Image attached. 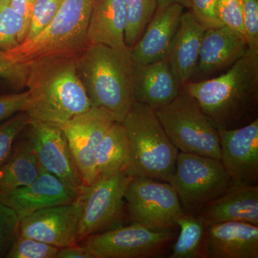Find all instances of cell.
<instances>
[{"label": "cell", "instance_id": "obj_1", "mask_svg": "<svg viewBox=\"0 0 258 258\" xmlns=\"http://www.w3.org/2000/svg\"><path fill=\"white\" fill-rule=\"evenodd\" d=\"M77 56L52 55L28 62L29 119L62 128L92 107L76 71Z\"/></svg>", "mask_w": 258, "mask_h": 258}, {"label": "cell", "instance_id": "obj_2", "mask_svg": "<svg viewBox=\"0 0 258 258\" xmlns=\"http://www.w3.org/2000/svg\"><path fill=\"white\" fill-rule=\"evenodd\" d=\"M182 87L197 100L217 130L248 124L257 118L258 50L248 49L218 77L189 81Z\"/></svg>", "mask_w": 258, "mask_h": 258}, {"label": "cell", "instance_id": "obj_3", "mask_svg": "<svg viewBox=\"0 0 258 258\" xmlns=\"http://www.w3.org/2000/svg\"><path fill=\"white\" fill-rule=\"evenodd\" d=\"M135 62L131 47L90 44L76 58V71L92 106L122 122L134 103Z\"/></svg>", "mask_w": 258, "mask_h": 258}, {"label": "cell", "instance_id": "obj_4", "mask_svg": "<svg viewBox=\"0 0 258 258\" xmlns=\"http://www.w3.org/2000/svg\"><path fill=\"white\" fill-rule=\"evenodd\" d=\"M121 123L130 149L125 174L170 182L179 151L168 137L155 111L134 101Z\"/></svg>", "mask_w": 258, "mask_h": 258}, {"label": "cell", "instance_id": "obj_5", "mask_svg": "<svg viewBox=\"0 0 258 258\" xmlns=\"http://www.w3.org/2000/svg\"><path fill=\"white\" fill-rule=\"evenodd\" d=\"M96 0H63L50 25L40 34L5 50L7 57L18 62L52 55L78 56L90 45L88 30Z\"/></svg>", "mask_w": 258, "mask_h": 258}, {"label": "cell", "instance_id": "obj_6", "mask_svg": "<svg viewBox=\"0 0 258 258\" xmlns=\"http://www.w3.org/2000/svg\"><path fill=\"white\" fill-rule=\"evenodd\" d=\"M155 112L168 137L179 152L220 160L218 130L197 100L183 87L171 103Z\"/></svg>", "mask_w": 258, "mask_h": 258}, {"label": "cell", "instance_id": "obj_7", "mask_svg": "<svg viewBox=\"0 0 258 258\" xmlns=\"http://www.w3.org/2000/svg\"><path fill=\"white\" fill-rule=\"evenodd\" d=\"M169 183L185 213L193 215L233 184L221 161L181 152Z\"/></svg>", "mask_w": 258, "mask_h": 258}, {"label": "cell", "instance_id": "obj_8", "mask_svg": "<svg viewBox=\"0 0 258 258\" xmlns=\"http://www.w3.org/2000/svg\"><path fill=\"white\" fill-rule=\"evenodd\" d=\"M132 223L153 230H174L185 213L172 185L144 176L132 177L125 194Z\"/></svg>", "mask_w": 258, "mask_h": 258}, {"label": "cell", "instance_id": "obj_9", "mask_svg": "<svg viewBox=\"0 0 258 258\" xmlns=\"http://www.w3.org/2000/svg\"><path fill=\"white\" fill-rule=\"evenodd\" d=\"M175 239L174 230H153L132 223L93 234L82 242L93 258H149L165 253Z\"/></svg>", "mask_w": 258, "mask_h": 258}, {"label": "cell", "instance_id": "obj_10", "mask_svg": "<svg viewBox=\"0 0 258 258\" xmlns=\"http://www.w3.org/2000/svg\"><path fill=\"white\" fill-rule=\"evenodd\" d=\"M132 176L125 172L98 179L83 188V213L77 242L88 236L121 225L124 214L125 194Z\"/></svg>", "mask_w": 258, "mask_h": 258}, {"label": "cell", "instance_id": "obj_11", "mask_svg": "<svg viewBox=\"0 0 258 258\" xmlns=\"http://www.w3.org/2000/svg\"><path fill=\"white\" fill-rule=\"evenodd\" d=\"M116 121L104 108L92 106L62 126L72 157L85 186L97 181L96 152L107 131Z\"/></svg>", "mask_w": 258, "mask_h": 258}, {"label": "cell", "instance_id": "obj_12", "mask_svg": "<svg viewBox=\"0 0 258 258\" xmlns=\"http://www.w3.org/2000/svg\"><path fill=\"white\" fill-rule=\"evenodd\" d=\"M82 213L81 195L73 203L43 209L22 219L18 235L57 247L72 245L78 243Z\"/></svg>", "mask_w": 258, "mask_h": 258}, {"label": "cell", "instance_id": "obj_13", "mask_svg": "<svg viewBox=\"0 0 258 258\" xmlns=\"http://www.w3.org/2000/svg\"><path fill=\"white\" fill-rule=\"evenodd\" d=\"M83 186L70 184L41 167L31 184L0 192V200L13 208L22 220L39 210L76 201L82 194Z\"/></svg>", "mask_w": 258, "mask_h": 258}, {"label": "cell", "instance_id": "obj_14", "mask_svg": "<svg viewBox=\"0 0 258 258\" xmlns=\"http://www.w3.org/2000/svg\"><path fill=\"white\" fill-rule=\"evenodd\" d=\"M220 161L233 184H257L258 119L235 129L218 130Z\"/></svg>", "mask_w": 258, "mask_h": 258}, {"label": "cell", "instance_id": "obj_15", "mask_svg": "<svg viewBox=\"0 0 258 258\" xmlns=\"http://www.w3.org/2000/svg\"><path fill=\"white\" fill-rule=\"evenodd\" d=\"M28 128L42 169L70 184L85 186L62 128L32 120Z\"/></svg>", "mask_w": 258, "mask_h": 258}, {"label": "cell", "instance_id": "obj_16", "mask_svg": "<svg viewBox=\"0 0 258 258\" xmlns=\"http://www.w3.org/2000/svg\"><path fill=\"white\" fill-rule=\"evenodd\" d=\"M201 258H258V226L241 222L205 226Z\"/></svg>", "mask_w": 258, "mask_h": 258}, {"label": "cell", "instance_id": "obj_17", "mask_svg": "<svg viewBox=\"0 0 258 258\" xmlns=\"http://www.w3.org/2000/svg\"><path fill=\"white\" fill-rule=\"evenodd\" d=\"M244 35L226 26L205 30L198 67L193 78L206 79L220 70L235 63L248 50ZM192 78V79H193Z\"/></svg>", "mask_w": 258, "mask_h": 258}, {"label": "cell", "instance_id": "obj_18", "mask_svg": "<svg viewBox=\"0 0 258 258\" xmlns=\"http://www.w3.org/2000/svg\"><path fill=\"white\" fill-rule=\"evenodd\" d=\"M183 10L178 3L157 10L138 42L131 47L136 64H147L166 59L184 13Z\"/></svg>", "mask_w": 258, "mask_h": 258}, {"label": "cell", "instance_id": "obj_19", "mask_svg": "<svg viewBox=\"0 0 258 258\" xmlns=\"http://www.w3.org/2000/svg\"><path fill=\"white\" fill-rule=\"evenodd\" d=\"M197 216L205 226L241 222L258 226L257 184H232L207 204Z\"/></svg>", "mask_w": 258, "mask_h": 258}, {"label": "cell", "instance_id": "obj_20", "mask_svg": "<svg viewBox=\"0 0 258 258\" xmlns=\"http://www.w3.org/2000/svg\"><path fill=\"white\" fill-rule=\"evenodd\" d=\"M181 87L166 59L147 64L135 63L134 101L155 111L171 103L179 95Z\"/></svg>", "mask_w": 258, "mask_h": 258}, {"label": "cell", "instance_id": "obj_21", "mask_svg": "<svg viewBox=\"0 0 258 258\" xmlns=\"http://www.w3.org/2000/svg\"><path fill=\"white\" fill-rule=\"evenodd\" d=\"M205 32L189 11L183 13L166 56L173 74L182 86L195 74Z\"/></svg>", "mask_w": 258, "mask_h": 258}, {"label": "cell", "instance_id": "obj_22", "mask_svg": "<svg viewBox=\"0 0 258 258\" xmlns=\"http://www.w3.org/2000/svg\"><path fill=\"white\" fill-rule=\"evenodd\" d=\"M127 12L125 0H96L88 30L90 44L124 48Z\"/></svg>", "mask_w": 258, "mask_h": 258}, {"label": "cell", "instance_id": "obj_23", "mask_svg": "<svg viewBox=\"0 0 258 258\" xmlns=\"http://www.w3.org/2000/svg\"><path fill=\"white\" fill-rule=\"evenodd\" d=\"M41 166L29 135L17 139L9 157L0 166V192L13 191L31 184Z\"/></svg>", "mask_w": 258, "mask_h": 258}, {"label": "cell", "instance_id": "obj_24", "mask_svg": "<svg viewBox=\"0 0 258 258\" xmlns=\"http://www.w3.org/2000/svg\"><path fill=\"white\" fill-rule=\"evenodd\" d=\"M130 164V149L121 122L115 121L107 131L96 152L98 179L113 177L126 171Z\"/></svg>", "mask_w": 258, "mask_h": 258}, {"label": "cell", "instance_id": "obj_25", "mask_svg": "<svg viewBox=\"0 0 258 258\" xmlns=\"http://www.w3.org/2000/svg\"><path fill=\"white\" fill-rule=\"evenodd\" d=\"M179 235L169 258H200L205 225L200 217L184 213L177 221Z\"/></svg>", "mask_w": 258, "mask_h": 258}, {"label": "cell", "instance_id": "obj_26", "mask_svg": "<svg viewBox=\"0 0 258 258\" xmlns=\"http://www.w3.org/2000/svg\"><path fill=\"white\" fill-rule=\"evenodd\" d=\"M28 29L26 20L13 9L10 0H0V50H11L23 43Z\"/></svg>", "mask_w": 258, "mask_h": 258}, {"label": "cell", "instance_id": "obj_27", "mask_svg": "<svg viewBox=\"0 0 258 258\" xmlns=\"http://www.w3.org/2000/svg\"><path fill=\"white\" fill-rule=\"evenodd\" d=\"M127 26L125 43L132 47L138 42L157 10V0H125Z\"/></svg>", "mask_w": 258, "mask_h": 258}, {"label": "cell", "instance_id": "obj_28", "mask_svg": "<svg viewBox=\"0 0 258 258\" xmlns=\"http://www.w3.org/2000/svg\"><path fill=\"white\" fill-rule=\"evenodd\" d=\"M59 247L18 235L6 254L8 258H56Z\"/></svg>", "mask_w": 258, "mask_h": 258}, {"label": "cell", "instance_id": "obj_29", "mask_svg": "<svg viewBox=\"0 0 258 258\" xmlns=\"http://www.w3.org/2000/svg\"><path fill=\"white\" fill-rule=\"evenodd\" d=\"M29 117L21 111L0 123V166L9 157L19 137L27 129Z\"/></svg>", "mask_w": 258, "mask_h": 258}, {"label": "cell", "instance_id": "obj_30", "mask_svg": "<svg viewBox=\"0 0 258 258\" xmlns=\"http://www.w3.org/2000/svg\"><path fill=\"white\" fill-rule=\"evenodd\" d=\"M62 1L63 0H37L32 9L28 35L25 41L37 36L50 25L60 9Z\"/></svg>", "mask_w": 258, "mask_h": 258}, {"label": "cell", "instance_id": "obj_31", "mask_svg": "<svg viewBox=\"0 0 258 258\" xmlns=\"http://www.w3.org/2000/svg\"><path fill=\"white\" fill-rule=\"evenodd\" d=\"M218 0H178V4L189 10L199 23L205 28H218L224 26L218 18L217 5Z\"/></svg>", "mask_w": 258, "mask_h": 258}, {"label": "cell", "instance_id": "obj_32", "mask_svg": "<svg viewBox=\"0 0 258 258\" xmlns=\"http://www.w3.org/2000/svg\"><path fill=\"white\" fill-rule=\"evenodd\" d=\"M20 222L16 212L0 200V257H6L18 237Z\"/></svg>", "mask_w": 258, "mask_h": 258}, {"label": "cell", "instance_id": "obj_33", "mask_svg": "<svg viewBox=\"0 0 258 258\" xmlns=\"http://www.w3.org/2000/svg\"><path fill=\"white\" fill-rule=\"evenodd\" d=\"M29 63L15 62L7 57L5 50H0V79L17 91L26 88Z\"/></svg>", "mask_w": 258, "mask_h": 258}, {"label": "cell", "instance_id": "obj_34", "mask_svg": "<svg viewBox=\"0 0 258 258\" xmlns=\"http://www.w3.org/2000/svg\"><path fill=\"white\" fill-rule=\"evenodd\" d=\"M217 13L224 26L244 35L242 0H218Z\"/></svg>", "mask_w": 258, "mask_h": 258}, {"label": "cell", "instance_id": "obj_35", "mask_svg": "<svg viewBox=\"0 0 258 258\" xmlns=\"http://www.w3.org/2000/svg\"><path fill=\"white\" fill-rule=\"evenodd\" d=\"M244 37L251 50H258V0H242Z\"/></svg>", "mask_w": 258, "mask_h": 258}, {"label": "cell", "instance_id": "obj_36", "mask_svg": "<svg viewBox=\"0 0 258 258\" xmlns=\"http://www.w3.org/2000/svg\"><path fill=\"white\" fill-rule=\"evenodd\" d=\"M29 101L28 90L23 92L0 95V123L25 111Z\"/></svg>", "mask_w": 258, "mask_h": 258}, {"label": "cell", "instance_id": "obj_37", "mask_svg": "<svg viewBox=\"0 0 258 258\" xmlns=\"http://www.w3.org/2000/svg\"><path fill=\"white\" fill-rule=\"evenodd\" d=\"M56 258H93V257L84 246L79 245L76 243L72 245L59 247Z\"/></svg>", "mask_w": 258, "mask_h": 258}, {"label": "cell", "instance_id": "obj_38", "mask_svg": "<svg viewBox=\"0 0 258 258\" xmlns=\"http://www.w3.org/2000/svg\"><path fill=\"white\" fill-rule=\"evenodd\" d=\"M37 0H10L13 9L21 15L30 25L32 9Z\"/></svg>", "mask_w": 258, "mask_h": 258}, {"label": "cell", "instance_id": "obj_39", "mask_svg": "<svg viewBox=\"0 0 258 258\" xmlns=\"http://www.w3.org/2000/svg\"><path fill=\"white\" fill-rule=\"evenodd\" d=\"M178 0H157V10L164 9L172 3H177Z\"/></svg>", "mask_w": 258, "mask_h": 258}]
</instances>
